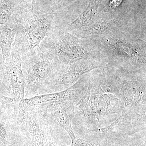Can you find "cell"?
Wrapping results in <instances>:
<instances>
[{
    "label": "cell",
    "instance_id": "obj_4",
    "mask_svg": "<svg viewBox=\"0 0 146 146\" xmlns=\"http://www.w3.org/2000/svg\"><path fill=\"white\" fill-rule=\"evenodd\" d=\"M22 67L26 71L25 89L28 93L39 92L43 83L55 72L57 63L45 53L41 48H36L25 56Z\"/></svg>",
    "mask_w": 146,
    "mask_h": 146
},
{
    "label": "cell",
    "instance_id": "obj_16",
    "mask_svg": "<svg viewBox=\"0 0 146 146\" xmlns=\"http://www.w3.org/2000/svg\"><path fill=\"white\" fill-rule=\"evenodd\" d=\"M72 145L73 146H98L90 141L80 138L76 139Z\"/></svg>",
    "mask_w": 146,
    "mask_h": 146
},
{
    "label": "cell",
    "instance_id": "obj_12",
    "mask_svg": "<svg viewBox=\"0 0 146 146\" xmlns=\"http://www.w3.org/2000/svg\"><path fill=\"white\" fill-rule=\"evenodd\" d=\"M108 42L110 47L116 52L126 57L135 58L145 65V56L141 55L129 42L118 38H110Z\"/></svg>",
    "mask_w": 146,
    "mask_h": 146
},
{
    "label": "cell",
    "instance_id": "obj_5",
    "mask_svg": "<svg viewBox=\"0 0 146 146\" xmlns=\"http://www.w3.org/2000/svg\"><path fill=\"white\" fill-rule=\"evenodd\" d=\"M99 67L96 63L86 60L63 65L45 80L39 91L45 94L63 91L76 83L84 74Z\"/></svg>",
    "mask_w": 146,
    "mask_h": 146
},
{
    "label": "cell",
    "instance_id": "obj_18",
    "mask_svg": "<svg viewBox=\"0 0 146 146\" xmlns=\"http://www.w3.org/2000/svg\"><path fill=\"white\" fill-rule=\"evenodd\" d=\"M35 1L36 0H31L32 3V10L33 11V8H34V5L35 4Z\"/></svg>",
    "mask_w": 146,
    "mask_h": 146
},
{
    "label": "cell",
    "instance_id": "obj_8",
    "mask_svg": "<svg viewBox=\"0 0 146 146\" xmlns=\"http://www.w3.org/2000/svg\"><path fill=\"white\" fill-rule=\"evenodd\" d=\"M48 119L52 120L56 124L63 128L69 134L72 144L76 139L72 125L73 107L65 105H56L39 109Z\"/></svg>",
    "mask_w": 146,
    "mask_h": 146
},
{
    "label": "cell",
    "instance_id": "obj_1",
    "mask_svg": "<svg viewBox=\"0 0 146 146\" xmlns=\"http://www.w3.org/2000/svg\"><path fill=\"white\" fill-rule=\"evenodd\" d=\"M123 103L110 91H105L101 84L91 82L73 107V114L83 117L86 121L102 123L119 116L123 109Z\"/></svg>",
    "mask_w": 146,
    "mask_h": 146
},
{
    "label": "cell",
    "instance_id": "obj_13",
    "mask_svg": "<svg viewBox=\"0 0 146 146\" xmlns=\"http://www.w3.org/2000/svg\"><path fill=\"white\" fill-rule=\"evenodd\" d=\"M100 3V0H90L86 10L70 24V27L72 29H80L94 23Z\"/></svg>",
    "mask_w": 146,
    "mask_h": 146
},
{
    "label": "cell",
    "instance_id": "obj_11",
    "mask_svg": "<svg viewBox=\"0 0 146 146\" xmlns=\"http://www.w3.org/2000/svg\"><path fill=\"white\" fill-rule=\"evenodd\" d=\"M120 22L118 19L94 22L89 25L81 28L84 29L78 31V35L83 37H87L106 34L119 26Z\"/></svg>",
    "mask_w": 146,
    "mask_h": 146
},
{
    "label": "cell",
    "instance_id": "obj_6",
    "mask_svg": "<svg viewBox=\"0 0 146 146\" xmlns=\"http://www.w3.org/2000/svg\"><path fill=\"white\" fill-rule=\"evenodd\" d=\"M87 87L80 80L76 83L62 91L43 94L23 100L25 104L39 109L56 105H65L74 107L86 92Z\"/></svg>",
    "mask_w": 146,
    "mask_h": 146
},
{
    "label": "cell",
    "instance_id": "obj_14",
    "mask_svg": "<svg viewBox=\"0 0 146 146\" xmlns=\"http://www.w3.org/2000/svg\"><path fill=\"white\" fill-rule=\"evenodd\" d=\"M13 11V5L7 0H0V26L7 23Z\"/></svg>",
    "mask_w": 146,
    "mask_h": 146
},
{
    "label": "cell",
    "instance_id": "obj_2",
    "mask_svg": "<svg viewBox=\"0 0 146 146\" xmlns=\"http://www.w3.org/2000/svg\"><path fill=\"white\" fill-rule=\"evenodd\" d=\"M53 16L50 13L42 15L33 13L18 24L16 38L21 43V54L31 52L40 45L51 31Z\"/></svg>",
    "mask_w": 146,
    "mask_h": 146
},
{
    "label": "cell",
    "instance_id": "obj_17",
    "mask_svg": "<svg viewBox=\"0 0 146 146\" xmlns=\"http://www.w3.org/2000/svg\"><path fill=\"white\" fill-rule=\"evenodd\" d=\"M6 133L4 128L0 123V144H6Z\"/></svg>",
    "mask_w": 146,
    "mask_h": 146
},
{
    "label": "cell",
    "instance_id": "obj_3",
    "mask_svg": "<svg viewBox=\"0 0 146 146\" xmlns=\"http://www.w3.org/2000/svg\"><path fill=\"white\" fill-rule=\"evenodd\" d=\"M42 42L41 49L58 64L70 65L89 56L81 41L69 33L58 35L53 39L45 38Z\"/></svg>",
    "mask_w": 146,
    "mask_h": 146
},
{
    "label": "cell",
    "instance_id": "obj_7",
    "mask_svg": "<svg viewBox=\"0 0 146 146\" xmlns=\"http://www.w3.org/2000/svg\"><path fill=\"white\" fill-rule=\"evenodd\" d=\"M22 63L21 53L16 48H12L10 59L3 63L5 81L12 98L18 102L23 100L25 97V78L22 70Z\"/></svg>",
    "mask_w": 146,
    "mask_h": 146
},
{
    "label": "cell",
    "instance_id": "obj_9",
    "mask_svg": "<svg viewBox=\"0 0 146 146\" xmlns=\"http://www.w3.org/2000/svg\"><path fill=\"white\" fill-rule=\"evenodd\" d=\"M122 101L126 107L146 108V86L136 82L126 81L120 88Z\"/></svg>",
    "mask_w": 146,
    "mask_h": 146
},
{
    "label": "cell",
    "instance_id": "obj_10",
    "mask_svg": "<svg viewBox=\"0 0 146 146\" xmlns=\"http://www.w3.org/2000/svg\"><path fill=\"white\" fill-rule=\"evenodd\" d=\"M18 29V23L9 19L0 26V48L3 56V63L8 62L11 56L12 45Z\"/></svg>",
    "mask_w": 146,
    "mask_h": 146
},
{
    "label": "cell",
    "instance_id": "obj_15",
    "mask_svg": "<svg viewBox=\"0 0 146 146\" xmlns=\"http://www.w3.org/2000/svg\"><path fill=\"white\" fill-rule=\"evenodd\" d=\"M18 101L13 98H9L0 94V104L4 106H15Z\"/></svg>",
    "mask_w": 146,
    "mask_h": 146
},
{
    "label": "cell",
    "instance_id": "obj_19",
    "mask_svg": "<svg viewBox=\"0 0 146 146\" xmlns=\"http://www.w3.org/2000/svg\"><path fill=\"white\" fill-rule=\"evenodd\" d=\"M1 61H0V64H1Z\"/></svg>",
    "mask_w": 146,
    "mask_h": 146
}]
</instances>
